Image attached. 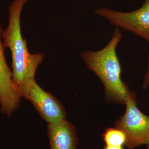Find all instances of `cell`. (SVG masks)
Instances as JSON below:
<instances>
[{"label": "cell", "instance_id": "obj_1", "mask_svg": "<svg viewBox=\"0 0 149 149\" xmlns=\"http://www.w3.org/2000/svg\"><path fill=\"white\" fill-rule=\"evenodd\" d=\"M122 33L116 27L111 40L100 50H85L81 58L88 69L93 72L104 86V101L107 103L125 104L130 96L135 93L121 77L122 68L116 49L121 42Z\"/></svg>", "mask_w": 149, "mask_h": 149}, {"label": "cell", "instance_id": "obj_2", "mask_svg": "<svg viewBox=\"0 0 149 149\" xmlns=\"http://www.w3.org/2000/svg\"><path fill=\"white\" fill-rule=\"evenodd\" d=\"M28 1L13 0L8 7V26L2 33L3 45L11 52L12 80L17 88L25 80L35 77L38 68L44 59L42 53H30L26 39L22 37V12Z\"/></svg>", "mask_w": 149, "mask_h": 149}, {"label": "cell", "instance_id": "obj_3", "mask_svg": "<svg viewBox=\"0 0 149 149\" xmlns=\"http://www.w3.org/2000/svg\"><path fill=\"white\" fill-rule=\"evenodd\" d=\"M18 91L21 97L30 102L48 124L66 119V112L63 103L51 93L43 90L35 77L25 80L18 87Z\"/></svg>", "mask_w": 149, "mask_h": 149}, {"label": "cell", "instance_id": "obj_4", "mask_svg": "<svg viewBox=\"0 0 149 149\" xmlns=\"http://www.w3.org/2000/svg\"><path fill=\"white\" fill-rule=\"evenodd\" d=\"M136 96L135 93L127 100L125 113L115 123L116 127L125 134V146L128 149L149 144V116L139 109Z\"/></svg>", "mask_w": 149, "mask_h": 149}, {"label": "cell", "instance_id": "obj_5", "mask_svg": "<svg viewBox=\"0 0 149 149\" xmlns=\"http://www.w3.org/2000/svg\"><path fill=\"white\" fill-rule=\"evenodd\" d=\"M95 13L113 26L132 32L149 43V0H145L140 8L135 11L122 12L101 7Z\"/></svg>", "mask_w": 149, "mask_h": 149}, {"label": "cell", "instance_id": "obj_6", "mask_svg": "<svg viewBox=\"0 0 149 149\" xmlns=\"http://www.w3.org/2000/svg\"><path fill=\"white\" fill-rule=\"evenodd\" d=\"M0 23V111L8 117L19 107L21 97L12 80V69L6 62Z\"/></svg>", "mask_w": 149, "mask_h": 149}, {"label": "cell", "instance_id": "obj_7", "mask_svg": "<svg viewBox=\"0 0 149 149\" xmlns=\"http://www.w3.org/2000/svg\"><path fill=\"white\" fill-rule=\"evenodd\" d=\"M49 149H77L78 137L74 126L66 119L48 124Z\"/></svg>", "mask_w": 149, "mask_h": 149}, {"label": "cell", "instance_id": "obj_8", "mask_svg": "<svg viewBox=\"0 0 149 149\" xmlns=\"http://www.w3.org/2000/svg\"><path fill=\"white\" fill-rule=\"evenodd\" d=\"M102 138L106 145L123 146L126 143V136L119 128H107L102 134Z\"/></svg>", "mask_w": 149, "mask_h": 149}, {"label": "cell", "instance_id": "obj_9", "mask_svg": "<svg viewBox=\"0 0 149 149\" xmlns=\"http://www.w3.org/2000/svg\"><path fill=\"white\" fill-rule=\"evenodd\" d=\"M149 87V55L148 59V66L146 72L144 74L143 83L142 85V88L144 90L148 89Z\"/></svg>", "mask_w": 149, "mask_h": 149}, {"label": "cell", "instance_id": "obj_10", "mask_svg": "<svg viewBox=\"0 0 149 149\" xmlns=\"http://www.w3.org/2000/svg\"><path fill=\"white\" fill-rule=\"evenodd\" d=\"M104 149H124L123 146H112L106 145Z\"/></svg>", "mask_w": 149, "mask_h": 149}, {"label": "cell", "instance_id": "obj_11", "mask_svg": "<svg viewBox=\"0 0 149 149\" xmlns=\"http://www.w3.org/2000/svg\"><path fill=\"white\" fill-rule=\"evenodd\" d=\"M147 147H148V149H149V144L147 145Z\"/></svg>", "mask_w": 149, "mask_h": 149}]
</instances>
